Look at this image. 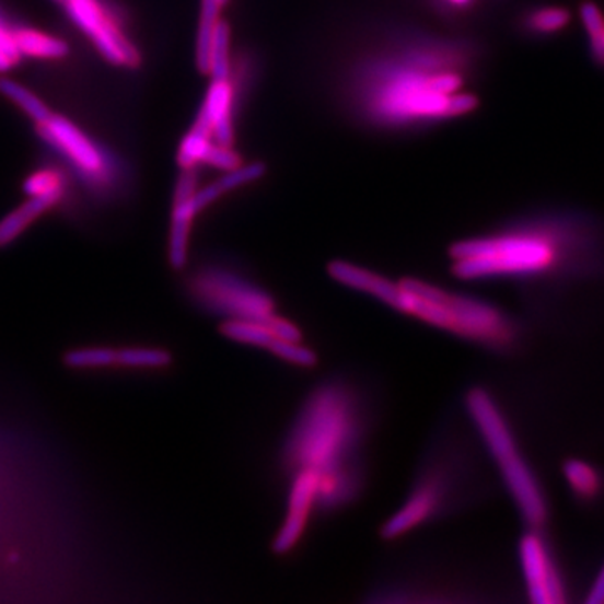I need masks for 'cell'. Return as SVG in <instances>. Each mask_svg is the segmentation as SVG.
I'll return each instance as SVG.
<instances>
[{
  "instance_id": "cell-1",
  "label": "cell",
  "mask_w": 604,
  "mask_h": 604,
  "mask_svg": "<svg viewBox=\"0 0 604 604\" xmlns=\"http://www.w3.org/2000/svg\"><path fill=\"white\" fill-rule=\"evenodd\" d=\"M363 405L345 383H324L311 393L291 428L282 462L289 474L311 471L317 480L363 483L360 446Z\"/></svg>"
},
{
  "instance_id": "cell-2",
  "label": "cell",
  "mask_w": 604,
  "mask_h": 604,
  "mask_svg": "<svg viewBox=\"0 0 604 604\" xmlns=\"http://www.w3.org/2000/svg\"><path fill=\"white\" fill-rule=\"evenodd\" d=\"M386 306L490 348H503L515 338V327L508 314L490 302L418 279L395 282Z\"/></svg>"
},
{
  "instance_id": "cell-3",
  "label": "cell",
  "mask_w": 604,
  "mask_h": 604,
  "mask_svg": "<svg viewBox=\"0 0 604 604\" xmlns=\"http://www.w3.org/2000/svg\"><path fill=\"white\" fill-rule=\"evenodd\" d=\"M453 274L462 279L533 277L549 272L565 257L561 235L550 229H515L457 242L450 248Z\"/></svg>"
},
{
  "instance_id": "cell-4",
  "label": "cell",
  "mask_w": 604,
  "mask_h": 604,
  "mask_svg": "<svg viewBox=\"0 0 604 604\" xmlns=\"http://www.w3.org/2000/svg\"><path fill=\"white\" fill-rule=\"evenodd\" d=\"M467 410L499 467L500 477L519 511L528 524H541L547 514L543 489L533 468L519 450L514 433L492 396L483 388L471 390L467 395Z\"/></svg>"
},
{
  "instance_id": "cell-5",
  "label": "cell",
  "mask_w": 604,
  "mask_h": 604,
  "mask_svg": "<svg viewBox=\"0 0 604 604\" xmlns=\"http://www.w3.org/2000/svg\"><path fill=\"white\" fill-rule=\"evenodd\" d=\"M197 292L207 306L229 320L270 321L279 316L269 292L226 270L200 274Z\"/></svg>"
},
{
  "instance_id": "cell-6",
  "label": "cell",
  "mask_w": 604,
  "mask_h": 604,
  "mask_svg": "<svg viewBox=\"0 0 604 604\" xmlns=\"http://www.w3.org/2000/svg\"><path fill=\"white\" fill-rule=\"evenodd\" d=\"M61 8L106 61L125 68H133L140 62L137 47L119 30L101 0H62Z\"/></svg>"
},
{
  "instance_id": "cell-7",
  "label": "cell",
  "mask_w": 604,
  "mask_h": 604,
  "mask_svg": "<svg viewBox=\"0 0 604 604\" xmlns=\"http://www.w3.org/2000/svg\"><path fill=\"white\" fill-rule=\"evenodd\" d=\"M519 559L525 590L533 603L559 604L566 600L561 572L541 534L528 533L522 537Z\"/></svg>"
},
{
  "instance_id": "cell-8",
  "label": "cell",
  "mask_w": 604,
  "mask_h": 604,
  "mask_svg": "<svg viewBox=\"0 0 604 604\" xmlns=\"http://www.w3.org/2000/svg\"><path fill=\"white\" fill-rule=\"evenodd\" d=\"M449 493V478L442 472H428L420 483L415 486L414 492L408 496L407 502L385 522L382 536L385 539H396L403 534L410 533L418 525L425 524L442 509Z\"/></svg>"
},
{
  "instance_id": "cell-9",
  "label": "cell",
  "mask_w": 604,
  "mask_h": 604,
  "mask_svg": "<svg viewBox=\"0 0 604 604\" xmlns=\"http://www.w3.org/2000/svg\"><path fill=\"white\" fill-rule=\"evenodd\" d=\"M37 130L50 144H56L84 175L100 176L105 172V159L96 144L65 116L53 113L46 121L37 125Z\"/></svg>"
},
{
  "instance_id": "cell-10",
  "label": "cell",
  "mask_w": 604,
  "mask_h": 604,
  "mask_svg": "<svg viewBox=\"0 0 604 604\" xmlns=\"http://www.w3.org/2000/svg\"><path fill=\"white\" fill-rule=\"evenodd\" d=\"M195 191H197L195 169L182 170V175L176 182L175 197H173L169 234V260L173 269L181 270L187 266L191 223L197 216L194 207Z\"/></svg>"
},
{
  "instance_id": "cell-11",
  "label": "cell",
  "mask_w": 604,
  "mask_h": 604,
  "mask_svg": "<svg viewBox=\"0 0 604 604\" xmlns=\"http://www.w3.org/2000/svg\"><path fill=\"white\" fill-rule=\"evenodd\" d=\"M225 338L242 345L256 346V348H272L277 339H291L302 341L301 332L295 324L286 317L277 316L270 321L226 320L220 327Z\"/></svg>"
},
{
  "instance_id": "cell-12",
  "label": "cell",
  "mask_w": 604,
  "mask_h": 604,
  "mask_svg": "<svg viewBox=\"0 0 604 604\" xmlns=\"http://www.w3.org/2000/svg\"><path fill=\"white\" fill-rule=\"evenodd\" d=\"M62 195L65 194L31 195L22 206L0 220V248L12 244L31 223L49 212L61 200Z\"/></svg>"
},
{
  "instance_id": "cell-13",
  "label": "cell",
  "mask_w": 604,
  "mask_h": 604,
  "mask_svg": "<svg viewBox=\"0 0 604 604\" xmlns=\"http://www.w3.org/2000/svg\"><path fill=\"white\" fill-rule=\"evenodd\" d=\"M264 172H266V166L263 163H252V165L245 166L239 165L237 169L229 170L226 175L220 176L219 181L213 182V184L207 185V187L200 188V190L197 188L194 195L195 210H197V213L206 210L207 207L212 206L213 201L225 195L226 191L251 184V182H256L257 178L264 175Z\"/></svg>"
},
{
  "instance_id": "cell-14",
  "label": "cell",
  "mask_w": 604,
  "mask_h": 604,
  "mask_svg": "<svg viewBox=\"0 0 604 604\" xmlns=\"http://www.w3.org/2000/svg\"><path fill=\"white\" fill-rule=\"evenodd\" d=\"M19 55L34 59H61L69 53L68 44L59 37L34 30L14 31Z\"/></svg>"
},
{
  "instance_id": "cell-15",
  "label": "cell",
  "mask_w": 604,
  "mask_h": 604,
  "mask_svg": "<svg viewBox=\"0 0 604 604\" xmlns=\"http://www.w3.org/2000/svg\"><path fill=\"white\" fill-rule=\"evenodd\" d=\"M223 5L219 0H201L200 22H198L197 47L195 58L201 72L209 71L210 47H212L213 34L220 21V9Z\"/></svg>"
},
{
  "instance_id": "cell-16",
  "label": "cell",
  "mask_w": 604,
  "mask_h": 604,
  "mask_svg": "<svg viewBox=\"0 0 604 604\" xmlns=\"http://www.w3.org/2000/svg\"><path fill=\"white\" fill-rule=\"evenodd\" d=\"M0 94L8 97L19 109H22L25 115L30 116V118L36 123V126L46 121V119L53 115L49 106H47L40 97H37L33 91L22 86L18 81L0 78Z\"/></svg>"
},
{
  "instance_id": "cell-17",
  "label": "cell",
  "mask_w": 604,
  "mask_h": 604,
  "mask_svg": "<svg viewBox=\"0 0 604 604\" xmlns=\"http://www.w3.org/2000/svg\"><path fill=\"white\" fill-rule=\"evenodd\" d=\"M571 22V12L558 5H544V8L534 9L525 15V30L536 36H553L561 33Z\"/></svg>"
},
{
  "instance_id": "cell-18",
  "label": "cell",
  "mask_w": 604,
  "mask_h": 604,
  "mask_svg": "<svg viewBox=\"0 0 604 604\" xmlns=\"http://www.w3.org/2000/svg\"><path fill=\"white\" fill-rule=\"evenodd\" d=\"M231 27L220 19L210 47L209 71L212 81L231 80Z\"/></svg>"
},
{
  "instance_id": "cell-19",
  "label": "cell",
  "mask_w": 604,
  "mask_h": 604,
  "mask_svg": "<svg viewBox=\"0 0 604 604\" xmlns=\"http://www.w3.org/2000/svg\"><path fill=\"white\" fill-rule=\"evenodd\" d=\"M172 363V357L165 349L160 348H123L116 351V364L138 370H160Z\"/></svg>"
},
{
  "instance_id": "cell-20",
  "label": "cell",
  "mask_w": 604,
  "mask_h": 604,
  "mask_svg": "<svg viewBox=\"0 0 604 604\" xmlns=\"http://www.w3.org/2000/svg\"><path fill=\"white\" fill-rule=\"evenodd\" d=\"M565 477L572 492L579 497H586V499L596 496L601 487V478L596 468L584 461L566 462Z\"/></svg>"
},
{
  "instance_id": "cell-21",
  "label": "cell",
  "mask_w": 604,
  "mask_h": 604,
  "mask_svg": "<svg viewBox=\"0 0 604 604\" xmlns=\"http://www.w3.org/2000/svg\"><path fill=\"white\" fill-rule=\"evenodd\" d=\"M65 364L72 370H100L116 364V349L105 346L78 348L66 352Z\"/></svg>"
},
{
  "instance_id": "cell-22",
  "label": "cell",
  "mask_w": 604,
  "mask_h": 604,
  "mask_svg": "<svg viewBox=\"0 0 604 604\" xmlns=\"http://www.w3.org/2000/svg\"><path fill=\"white\" fill-rule=\"evenodd\" d=\"M25 194L30 195H47V194H65L61 176L53 170H43V172L34 173L25 181Z\"/></svg>"
},
{
  "instance_id": "cell-23",
  "label": "cell",
  "mask_w": 604,
  "mask_h": 604,
  "mask_svg": "<svg viewBox=\"0 0 604 604\" xmlns=\"http://www.w3.org/2000/svg\"><path fill=\"white\" fill-rule=\"evenodd\" d=\"M201 163H207V165L216 166L219 170H229L237 169L241 165V159H239L237 153L232 150V147H223L219 143H210L207 147L206 153L201 156Z\"/></svg>"
},
{
  "instance_id": "cell-24",
  "label": "cell",
  "mask_w": 604,
  "mask_h": 604,
  "mask_svg": "<svg viewBox=\"0 0 604 604\" xmlns=\"http://www.w3.org/2000/svg\"><path fill=\"white\" fill-rule=\"evenodd\" d=\"M586 603L590 604H604V565L597 572L596 579H594L593 586H591L590 594H588Z\"/></svg>"
},
{
  "instance_id": "cell-25",
  "label": "cell",
  "mask_w": 604,
  "mask_h": 604,
  "mask_svg": "<svg viewBox=\"0 0 604 604\" xmlns=\"http://www.w3.org/2000/svg\"><path fill=\"white\" fill-rule=\"evenodd\" d=\"M220 4L225 5L229 4V0H219Z\"/></svg>"
},
{
  "instance_id": "cell-26",
  "label": "cell",
  "mask_w": 604,
  "mask_h": 604,
  "mask_svg": "<svg viewBox=\"0 0 604 604\" xmlns=\"http://www.w3.org/2000/svg\"><path fill=\"white\" fill-rule=\"evenodd\" d=\"M56 4L61 5L62 0H55Z\"/></svg>"
}]
</instances>
